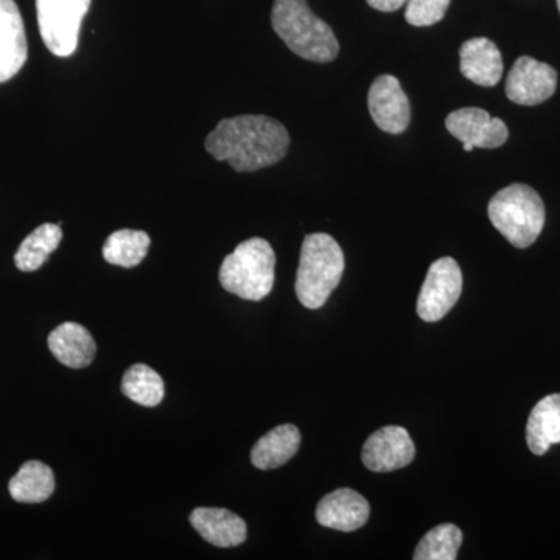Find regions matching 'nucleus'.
Masks as SVG:
<instances>
[{"label":"nucleus","mask_w":560,"mask_h":560,"mask_svg":"<svg viewBox=\"0 0 560 560\" xmlns=\"http://www.w3.org/2000/svg\"><path fill=\"white\" fill-rule=\"evenodd\" d=\"M276 254L265 238L254 237L237 246L220 268L224 290L246 301H261L275 287Z\"/></svg>","instance_id":"39448f33"},{"label":"nucleus","mask_w":560,"mask_h":560,"mask_svg":"<svg viewBox=\"0 0 560 560\" xmlns=\"http://www.w3.org/2000/svg\"><path fill=\"white\" fill-rule=\"evenodd\" d=\"M368 5L372 7L374 10L385 11V13H390V11H396L401 9L408 0H366Z\"/></svg>","instance_id":"393cba45"},{"label":"nucleus","mask_w":560,"mask_h":560,"mask_svg":"<svg viewBox=\"0 0 560 560\" xmlns=\"http://www.w3.org/2000/svg\"><path fill=\"white\" fill-rule=\"evenodd\" d=\"M445 127L452 136L474 149H499L510 138L506 124L481 108L453 110L445 119Z\"/></svg>","instance_id":"9b49d317"},{"label":"nucleus","mask_w":560,"mask_h":560,"mask_svg":"<svg viewBox=\"0 0 560 560\" xmlns=\"http://www.w3.org/2000/svg\"><path fill=\"white\" fill-rule=\"evenodd\" d=\"M459 70L478 86L493 88L503 77L501 51L488 38L466 40L459 49Z\"/></svg>","instance_id":"2eb2a0df"},{"label":"nucleus","mask_w":560,"mask_h":560,"mask_svg":"<svg viewBox=\"0 0 560 560\" xmlns=\"http://www.w3.org/2000/svg\"><path fill=\"white\" fill-rule=\"evenodd\" d=\"M526 442L534 455L541 456L560 444V394L544 397L530 411Z\"/></svg>","instance_id":"a211bd4d"},{"label":"nucleus","mask_w":560,"mask_h":560,"mask_svg":"<svg viewBox=\"0 0 560 560\" xmlns=\"http://www.w3.org/2000/svg\"><path fill=\"white\" fill-rule=\"evenodd\" d=\"M451 0H408L405 20L412 27H430L444 20Z\"/></svg>","instance_id":"b1692460"},{"label":"nucleus","mask_w":560,"mask_h":560,"mask_svg":"<svg viewBox=\"0 0 560 560\" xmlns=\"http://www.w3.org/2000/svg\"><path fill=\"white\" fill-rule=\"evenodd\" d=\"M271 24L287 47L304 60L326 65L340 54L334 31L313 13L307 0H275Z\"/></svg>","instance_id":"f03ea898"},{"label":"nucleus","mask_w":560,"mask_h":560,"mask_svg":"<svg viewBox=\"0 0 560 560\" xmlns=\"http://www.w3.org/2000/svg\"><path fill=\"white\" fill-rule=\"evenodd\" d=\"M493 228L515 248H529L545 226V205L526 184H511L493 195L488 208Z\"/></svg>","instance_id":"20e7f679"},{"label":"nucleus","mask_w":560,"mask_h":560,"mask_svg":"<svg viewBox=\"0 0 560 560\" xmlns=\"http://www.w3.org/2000/svg\"><path fill=\"white\" fill-rule=\"evenodd\" d=\"M47 342L55 359L72 370L90 366L97 352L90 330L77 323H62L51 331Z\"/></svg>","instance_id":"dca6fc26"},{"label":"nucleus","mask_w":560,"mask_h":560,"mask_svg":"<svg viewBox=\"0 0 560 560\" xmlns=\"http://www.w3.org/2000/svg\"><path fill=\"white\" fill-rule=\"evenodd\" d=\"M301 445V433L291 423L268 431L250 451V463L260 470L278 469L289 463Z\"/></svg>","instance_id":"f3484780"},{"label":"nucleus","mask_w":560,"mask_h":560,"mask_svg":"<svg viewBox=\"0 0 560 560\" xmlns=\"http://www.w3.org/2000/svg\"><path fill=\"white\" fill-rule=\"evenodd\" d=\"M62 241L61 224H40L21 243L14 264L18 270L32 272L39 270L50 254L60 246Z\"/></svg>","instance_id":"aec40b11"},{"label":"nucleus","mask_w":560,"mask_h":560,"mask_svg":"<svg viewBox=\"0 0 560 560\" xmlns=\"http://www.w3.org/2000/svg\"><path fill=\"white\" fill-rule=\"evenodd\" d=\"M150 235L143 231L120 230L110 234L103 245V257L110 265L135 268L145 259L150 249Z\"/></svg>","instance_id":"412c9836"},{"label":"nucleus","mask_w":560,"mask_h":560,"mask_svg":"<svg viewBox=\"0 0 560 560\" xmlns=\"http://www.w3.org/2000/svg\"><path fill=\"white\" fill-rule=\"evenodd\" d=\"M368 106L372 120L382 131L400 135L410 125V101L396 77L381 75L374 80L368 94Z\"/></svg>","instance_id":"9d476101"},{"label":"nucleus","mask_w":560,"mask_h":560,"mask_svg":"<svg viewBox=\"0 0 560 560\" xmlns=\"http://www.w3.org/2000/svg\"><path fill=\"white\" fill-rule=\"evenodd\" d=\"M368 500L352 489H337L324 497L316 508V521L324 528L352 533L370 521Z\"/></svg>","instance_id":"ddd939ff"},{"label":"nucleus","mask_w":560,"mask_h":560,"mask_svg":"<svg viewBox=\"0 0 560 560\" xmlns=\"http://www.w3.org/2000/svg\"><path fill=\"white\" fill-rule=\"evenodd\" d=\"M290 135L279 120L260 114L230 117L206 138V150L238 173L261 171L285 158Z\"/></svg>","instance_id":"f257e3e1"},{"label":"nucleus","mask_w":560,"mask_h":560,"mask_svg":"<svg viewBox=\"0 0 560 560\" xmlns=\"http://www.w3.org/2000/svg\"><path fill=\"white\" fill-rule=\"evenodd\" d=\"M558 88V72L547 62L521 57L506 80L508 98L515 105L536 106L547 102Z\"/></svg>","instance_id":"6e6552de"},{"label":"nucleus","mask_w":560,"mask_h":560,"mask_svg":"<svg viewBox=\"0 0 560 560\" xmlns=\"http://www.w3.org/2000/svg\"><path fill=\"white\" fill-rule=\"evenodd\" d=\"M27 57V36L20 7L14 0H0V83L18 75Z\"/></svg>","instance_id":"f8f14e48"},{"label":"nucleus","mask_w":560,"mask_h":560,"mask_svg":"<svg viewBox=\"0 0 560 560\" xmlns=\"http://www.w3.org/2000/svg\"><path fill=\"white\" fill-rule=\"evenodd\" d=\"M416 447L410 434L401 427H383L364 442L361 459L377 474L404 469L415 460Z\"/></svg>","instance_id":"1a4fd4ad"},{"label":"nucleus","mask_w":560,"mask_h":560,"mask_svg":"<svg viewBox=\"0 0 560 560\" xmlns=\"http://www.w3.org/2000/svg\"><path fill=\"white\" fill-rule=\"evenodd\" d=\"M463 544V533L456 525L444 523L430 529L416 548L415 560H455Z\"/></svg>","instance_id":"5701e85b"},{"label":"nucleus","mask_w":560,"mask_h":560,"mask_svg":"<svg viewBox=\"0 0 560 560\" xmlns=\"http://www.w3.org/2000/svg\"><path fill=\"white\" fill-rule=\"evenodd\" d=\"M9 490L13 500L20 503H43L54 493V471L40 460H28L11 478Z\"/></svg>","instance_id":"6ab92c4d"},{"label":"nucleus","mask_w":560,"mask_h":560,"mask_svg":"<svg viewBox=\"0 0 560 560\" xmlns=\"http://www.w3.org/2000/svg\"><path fill=\"white\" fill-rule=\"evenodd\" d=\"M464 151H471L474 150V147L469 145V143H463Z\"/></svg>","instance_id":"a878e982"},{"label":"nucleus","mask_w":560,"mask_h":560,"mask_svg":"<svg viewBox=\"0 0 560 560\" xmlns=\"http://www.w3.org/2000/svg\"><path fill=\"white\" fill-rule=\"evenodd\" d=\"M121 393L142 407H156L164 399V381L147 364H135L121 378Z\"/></svg>","instance_id":"4be33fe9"},{"label":"nucleus","mask_w":560,"mask_h":560,"mask_svg":"<svg viewBox=\"0 0 560 560\" xmlns=\"http://www.w3.org/2000/svg\"><path fill=\"white\" fill-rule=\"evenodd\" d=\"M558 9H559V13H560V0H558Z\"/></svg>","instance_id":"bb28decb"},{"label":"nucleus","mask_w":560,"mask_h":560,"mask_svg":"<svg viewBox=\"0 0 560 560\" xmlns=\"http://www.w3.org/2000/svg\"><path fill=\"white\" fill-rule=\"evenodd\" d=\"M463 293V272L458 261L442 257L431 265L418 300V315L425 323H436L455 307Z\"/></svg>","instance_id":"0eeeda50"},{"label":"nucleus","mask_w":560,"mask_h":560,"mask_svg":"<svg viewBox=\"0 0 560 560\" xmlns=\"http://www.w3.org/2000/svg\"><path fill=\"white\" fill-rule=\"evenodd\" d=\"M345 272V254L329 234H311L304 238L296 272L298 300L304 307L318 311L340 285Z\"/></svg>","instance_id":"7ed1b4c3"},{"label":"nucleus","mask_w":560,"mask_h":560,"mask_svg":"<svg viewBox=\"0 0 560 560\" xmlns=\"http://www.w3.org/2000/svg\"><path fill=\"white\" fill-rule=\"evenodd\" d=\"M92 0H36L40 38L57 57H70L79 46L81 22Z\"/></svg>","instance_id":"423d86ee"},{"label":"nucleus","mask_w":560,"mask_h":560,"mask_svg":"<svg viewBox=\"0 0 560 560\" xmlns=\"http://www.w3.org/2000/svg\"><path fill=\"white\" fill-rule=\"evenodd\" d=\"M190 523L202 539L220 548L238 547L248 536L245 521L223 508H197Z\"/></svg>","instance_id":"4468645a"}]
</instances>
